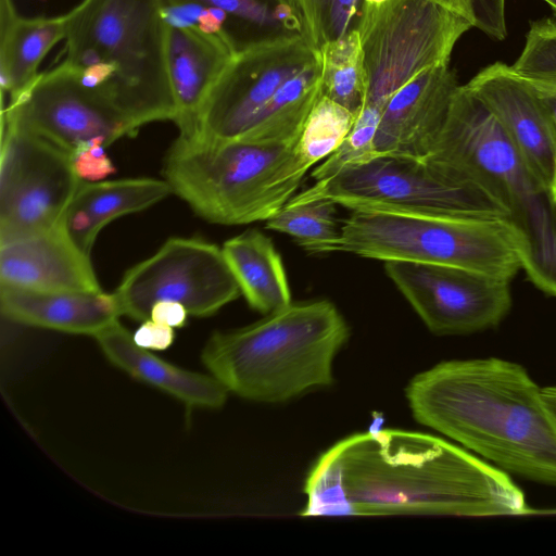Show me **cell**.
I'll use <instances>...</instances> for the list:
<instances>
[{"label":"cell","mask_w":556,"mask_h":556,"mask_svg":"<svg viewBox=\"0 0 556 556\" xmlns=\"http://www.w3.org/2000/svg\"><path fill=\"white\" fill-rule=\"evenodd\" d=\"M301 516H498L527 511L508 473L435 435L355 433L316 460Z\"/></svg>","instance_id":"6da1fadb"},{"label":"cell","mask_w":556,"mask_h":556,"mask_svg":"<svg viewBox=\"0 0 556 556\" xmlns=\"http://www.w3.org/2000/svg\"><path fill=\"white\" fill-rule=\"evenodd\" d=\"M519 364L453 359L417 374L405 395L414 418L498 469L556 486V427Z\"/></svg>","instance_id":"7a4b0ae2"},{"label":"cell","mask_w":556,"mask_h":556,"mask_svg":"<svg viewBox=\"0 0 556 556\" xmlns=\"http://www.w3.org/2000/svg\"><path fill=\"white\" fill-rule=\"evenodd\" d=\"M164 0H81L65 13L63 61L138 130L174 121Z\"/></svg>","instance_id":"3957f363"},{"label":"cell","mask_w":556,"mask_h":556,"mask_svg":"<svg viewBox=\"0 0 556 556\" xmlns=\"http://www.w3.org/2000/svg\"><path fill=\"white\" fill-rule=\"evenodd\" d=\"M349 336L345 319L330 301L290 303L245 327L215 332L201 359L228 392L281 403L331 384L334 357Z\"/></svg>","instance_id":"277c9868"},{"label":"cell","mask_w":556,"mask_h":556,"mask_svg":"<svg viewBox=\"0 0 556 556\" xmlns=\"http://www.w3.org/2000/svg\"><path fill=\"white\" fill-rule=\"evenodd\" d=\"M323 56L304 34L233 54L212 86L194 137L295 144L321 97Z\"/></svg>","instance_id":"5b68a950"},{"label":"cell","mask_w":556,"mask_h":556,"mask_svg":"<svg viewBox=\"0 0 556 556\" xmlns=\"http://www.w3.org/2000/svg\"><path fill=\"white\" fill-rule=\"evenodd\" d=\"M424 160L480 186L507 208L526 243L522 269L541 291L556 296V206L549 189L466 85L457 88L443 129Z\"/></svg>","instance_id":"8992f818"},{"label":"cell","mask_w":556,"mask_h":556,"mask_svg":"<svg viewBox=\"0 0 556 556\" xmlns=\"http://www.w3.org/2000/svg\"><path fill=\"white\" fill-rule=\"evenodd\" d=\"M295 144L178 136L163 176L203 219L222 225L266 220L294 195L306 173Z\"/></svg>","instance_id":"52a82bcc"},{"label":"cell","mask_w":556,"mask_h":556,"mask_svg":"<svg viewBox=\"0 0 556 556\" xmlns=\"http://www.w3.org/2000/svg\"><path fill=\"white\" fill-rule=\"evenodd\" d=\"M334 252L457 266L511 281L523 266L526 243L506 219L352 211L342 220Z\"/></svg>","instance_id":"ba28073f"},{"label":"cell","mask_w":556,"mask_h":556,"mask_svg":"<svg viewBox=\"0 0 556 556\" xmlns=\"http://www.w3.org/2000/svg\"><path fill=\"white\" fill-rule=\"evenodd\" d=\"M329 199L351 211L413 216L506 219L507 208L480 186L427 160L377 155L315 181L291 202Z\"/></svg>","instance_id":"9c48e42d"},{"label":"cell","mask_w":556,"mask_h":556,"mask_svg":"<svg viewBox=\"0 0 556 556\" xmlns=\"http://www.w3.org/2000/svg\"><path fill=\"white\" fill-rule=\"evenodd\" d=\"M471 27L433 0L363 2L357 31L366 74L364 106L382 111L416 75L448 64L457 40Z\"/></svg>","instance_id":"30bf717a"},{"label":"cell","mask_w":556,"mask_h":556,"mask_svg":"<svg viewBox=\"0 0 556 556\" xmlns=\"http://www.w3.org/2000/svg\"><path fill=\"white\" fill-rule=\"evenodd\" d=\"M81 182L70 152L1 117L0 245L60 225Z\"/></svg>","instance_id":"8fae6325"},{"label":"cell","mask_w":556,"mask_h":556,"mask_svg":"<svg viewBox=\"0 0 556 556\" xmlns=\"http://www.w3.org/2000/svg\"><path fill=\"white\" fill-rule=\"evenodd\" d=\"M240 293L220 248L201 239L170 238L125 273L114 295L122 315L144 321L160 301L178 302L188 314L205 317Z\"/></svg>","instance_id":"7c38bea8"},{"label":"cell","mask_w":556,"mask_h":556,"mask_svg":"<svg viewBox=\"0 0 556 556\" xmlns=\"http://www.w3.org/2000/svg\"><path fill=\"white\" fill-rule=\"evenodd\" d=\"M384 270L438 336L497 326L511 307L510 281L457 266L386 261Z\"/></svg>","instance_id":"4fadbf2b"},{"label":"cell","mask_w":556,"mask_h":556,"mask_svg":"<svg viewBox=\"0 0 556 556\" xmlns=\"http://www.w3.org/2000/svg\"><path fill=\"white\" fill-rule=\"evenodd\" d=\"M1 117L71 154L91 141L108 147L138 131L109 101L85 87L64 61L39 73L26 91L2 105Z\"/></svg>","instance_id":"5bb4252c"},{"label":"cell","mask_w":556,"mask_h":556,"mask_svg":"<svg viewBox=\"0 0 556 556\" xmlns=\"http://www.w3.org/2000/svg\"><path fill=\"white\" fill-rule=\"evenodd\" d=\"M466 86L496 118L532 175L549 189L556 172V124L534 88L501 62Z\"/></svg>","instance_id":"9a60e30c"},{"label":"cell","mask_w":556,"mask_h":556,"mask_svg":"<svg viewBox=\"0 0 556 556\" xmlns=\"http://www.w3.org/2000/svg\"><path fill=\"white\" fill-rule=\"evenodd\" d=\"M458 87L448 64L428 68L401 87L382 110L374 140L376 154L426 159Z\"/></svg>","instance_id":"2e32d148"},{"label":"cell","mask_w":556,"mask_h":556,"mask_svg":"<svg viewBox=\"0 0 556 556\" xmlns=\"http://www.w3.org/2000/svg\"><path fill=\"white\" fill-rule=\"evenodd\" d=\"M0 285L42 291H101L90 255L64 223L0 245Z\"/></svg>","instance_id":"e0dca14e"},{"label":"cell","mask_w":556,"mask_h":556,"mask_svg":"<svg viewBox=\"0 0 556 556\" xmlns=\"http://www.w3.org/2000/svg\"><path fill=\"white\" fill-rule=\"evenodd\" d=\"M226 41L194 27L166 31V61L175 103L174 123L181 137H194L202 105L233 56Z\"/></svg>","instance_id":"ac0fdd59"},{"label":"cell","mask_w":556,"mask_h":556,"mask_svg":"<svg viewBox=\"0 0 556 556\" xmlns=\"http://www.w3.org/2000/svg\"><path fill=\"white\" fill-rule=\"evenodd\" d=\"M1 313L8 319L68 333L96 336L122 315L114 293L42 291L0 285Z\"/></svg>","instance_id":"d6986e66"},{"label":"cell","mask_w":556,"mask_h":556,"mask_svg":"<svg viewBox=\"0 0 556 556\" xmlns=\"http://www.w3.org/2000/svg\"><path fill=\"white\" fill-rule=\"evenodd\" d=\"M94 338L115 366L189 407L218 408L226 402L228 390L215 377L182 369L154 356L137 345L118 320Z\"/></svg>","instance_id":"ffe728a7"},{"label":"cell","mask_w":556,"mask_h":556,"mask_svg":"<svg viewBox=\"0 0 556 556\" xmlns=\"http://www.w3.org/2000/svg\"><path fill=\"white\" fill-rule=\"evenodd\" d=\"M173 193L165 179L83 181L63 223L74 242L90 255L99 232L114 219L143 211Z\"/></svg>","instance_id":"44dd1931"},{"label":"cell","mask_w":556,"mask_h":556,"mask_svg":"<svg viewBox=\"0 0 556 556\" xmlns=\"http://www.w3.org/2000/svg\"><path fill=\"white\" fill-rule=\"evenodd\" d=\"M64 38L65 14L24 17L13 0H0V84L9 102L30 87L45 56Z\"/></svg>","instance_id":"7402d4cb"},{"label":"cell","mask_w":556,"mask_h":556,"mask_svg":"<svg viewBox=\"0 0 556 556\" xmlns=\"http://www.w3.org/2000/svg\"><path fill=\"white\" fill-rule=\"evenodd\" d=\"M222 250L252 308L267 315L292 303L281 256L270 238L252 229L225 241Z\"/></svg>","instance_id":"603a6c76"},{"label":"cell","mask_w":556,"mask_h":556,"mask_svg":"<svg viewBox=\"0 0 556 556\" xmlns=\"http://www.w3.org/2000/svg\"><path fill=\"white\" fill-rule=\"evenodd\" d=\"M195 2L227 15L224 40L233 53L253 45L304 34L301 21L287 0H164Z\"/></svg>","instance_id":"cb8c5ba5"},{"label":"cell","mask_w":556,"mask_h":556,"mask_svg":"<svg viewBox=\"0 0 556 556\" xmlns=\"http://www.w3.org/2000/svg\"><path fill=\"white\" fill-rule=\"evenodd\" d=\"M337 205L329 199L289 201L265 220V227L291 236L311 254L333 253L342 224L337 217Z\"/></svg>","instance_id":"d4e9b609"},{"label":"cell","mask_w":556,"mask_h":556,"mask_svg":"<svg viewBox=\"0 0 556 556\" xmlns=\"http://www.w3.org/2000/svg\"><path fill=\"white\" fill-rule=\"evenodd\" d=\"M320 53L321 96L358 115L366 100V74L357 29L326 45Z\"/></svg>","instance_id":"484cf974"},{"label":"cell","mask_w":556,"mask_h":556,"mask_svg":"<svg viewBox=\"0 0 556 556\" xmlns=\"http://www.w3.org/2000/svg\"><path fill=\"white\" fill-rule=\"evenodd\" d=\"M358 115L321 96L312 109L295 153L301 165L309 170L328 157L348 136Z\"/></svg>","instance_id":"4316f807"},{"label":"cell","mask_w":556,"mask_h":556,"mask_svg":"<svg viewBox=\"0 0 556 556\" xmlns=\"http://www.w3.org/2000/svg\"><path fill=\"white\" fill-rule=\"evenodd\" d=\"M299 16L303 33L320 50L357 29L362 0H287Z\"/></svg>","instance_id":"83f0119b"},{"label":"cell","mask_w":556,"mask_h":556,"mask_svg":"<svg viewBox=\"0 0 556 556\" xmlns=\"http://www.w3.org/2000/svg\"><path fill=\"white\" fill-rule=\"evenodd\" d=\"M381 113L382 111L376 108L363 106L341 144L312 172L315 181L327 179L348 166L377 156L374 140Z\"/></svg>","instance_id":"f1b7e54d"},{"label":"cell","mask_w":556,"mask_h":556,"mask_svg":"<svg viewBox=\"0 0 556 556\" xmlns=\"http://www.w3.org/2000/svg\"><path fill=\"white\" fill-rule=\"evenodd\" d=\"M495 40L507 35L505 0H433Z\"/></svg>","instance_id":"f546056e"},{"label":"cell","mask_w":556,"mask_h":556,"mask_svg":"<svg viewBox=\"0 0 556 556\" xmlns=\"http://www.w3.org/2000/svg\"><path fill=\"white\" fill-rule=\"evenodd\" d=\"M105 143L94 140L78 148L73 154V165L83 181H100L114 173L115 168L105 153Z\"/></svg>","instance_id":"4dcf8cb0"},{"label":"cell","mask_w":556,"mask_h":556,"mask_svg":"<svg viewBox=\"0 0 556 556\" xmlns=\"http://www.w3.org/2000/svg\"><path fill=\"white\" fill-rule=\"evenodd\" d=\"M137 345L146 350L163 351L168 349L175 338L174 328L147 319L132 336Z\"/></svg>","instance_id":"1f68e13d"},{"label":"cell","mask_w":556,"mask_h":556,"mask_svg":"<svg viewBox=\"0 0 556 556\" xmlns=\"http://www.w3.org/2000/svg\"><path fill=\"white\" fill-rule=\"evenodd\" d=\"M187 315L188 312L180 303L160 301L152 306L150 319L172 328H180L185 325Z\"/></svg>","instance_id":"d6a6232c"},{"label":"cell","mask_w":556,"mask_h":556,"mask_svg":"<svg viewBox=\"0 0 556 556\" xmlns=\"http://www.w3.org/2000/svg\"><path fill=\"white\" fill-rule=\"evenodd\" d=\"M541 393L549 416L556 427V386L542 388Z\"/></svg>","instance_id":"836d02e7"},{"label":"cell","mask_w":556,"mask_h":556,"mask_svg":"<svg viewBox=\"0 0 556 556\" xmlns=\"http://www.w3.org/2000/svg\"><path fill=\"white\" fill-rule=\"evenodd\" d=\"M549 193H551V198L556 206V172L554 174L553 181L549 186Z\"/></svg>","instance_id":"e575fe53"},{"label":"cell","mask_w":556,"mask_h":556,"mask_svg":"<svg viewBox=\"0 0 556 556\" xmlns=\"http://www.w3.org/2000/svg\"><path fill=\"white\" fill-rule=\"evenodd\" d=\"M545 1L546 3L549 4V7L553 9V11L555 12L556 14V0H543Z\"/></svg>","instance_id":"d590c367"},{"label":"cell","mask_w":556,"mask_h":556,"mask_svg":"<svg viewBox=\"0 0 556 556\" xmlns=\"http://www.w3.org/2000/svg\"><path fill=\"white\" fill-rule=\"evenodd\" d=\"M362 1L366 2V3H371V4H380V3L386 2L387 0H362Z\"/></svg>","instance_id":"8d00e7d4"}]
</instances>
